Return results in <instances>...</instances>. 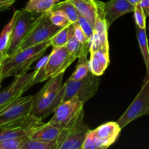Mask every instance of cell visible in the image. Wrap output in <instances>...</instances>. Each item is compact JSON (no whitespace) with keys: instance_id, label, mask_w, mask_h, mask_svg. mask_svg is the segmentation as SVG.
Instances as JSON below:
<instances>
[{"instance_id":"1","label":"cell","mask_w":149,"mask_h":149,"mask_svg":"<svg viewBox=\"0 0 149 149\" xmlns=\"http://www.w3.org/2000/svg\"><path fill=\"white\" fill-rule=\"evenodd\" d=\"M64 74L50 78L45 85L33 96L31 116L42 120L62 103L65 90L62 84Z\"/></svg>"},{"instance_id":"2","label":"cell","mask_w":149,"mask_h":149,"mask_svg":"<svg viewBox=\"0 0 149 149\" xmlns=\"http://www.w3.org/2000/svg\"><path fill=\"white\" fill-rule=\"evenodd\" d=\"M77 58V54L71 55L65 46L53 47L51 54L43 58L34 71L33 78L29 83V88L37 83L42 82L61 73H64L66 69Z\"/></svg>"},{"instance_id":"3","label":"cell","mask_w":149,"mask_h":149,"mask_svg":"<svg viewBox=\"0 0 149 149\" xmlns=\"http://www.w3.org/2000/svg\"><path fill=\"white\" fill-rule=\"evenodd\" d=\"M51 46V39L19 51L6 60L2 68L3 78L23 75L28 72L34 62L40 58Z\"/></svg>"},{"instance_id":"4","label":"cell","mask_w":149,"mask_h":149,"mask_svg":"<svg viewBox=\"0 0 149 149\" xmlns=\"http://www.w3.org/2000/svg\"><path fill=\"white\" fill-rule=\"evenodd\" d=\"M33 96L20 97L0 111V130L25 126L34 117L31 116Z\"/></svg>"},{"instance_id":"5","label":"cell","mask_w":149,"mask_h":149,"mask_svg":"<svg viewBox=\"0 0 149 149\" xmlns=\"http://www.w3.org/2000/svg\"><path fill=\"white\" fill-rule=\"evenodd\" d=\"M84 109H81L75 116L61 130L57 140L58 149H81L89 128L83 123Z\"/></svg>"},{"instance_id":"6","label":"cell","mask_w":149,"mask_h":149,"mask_svg":"<svg viewBox=\"0 0 149 149\" xmlns=\"http://www.w3.org/2000/svg\"><path fill=\"white\" fill-rule=\"evenodd\" d=\"M50 12H44L39 15L29 29L24 40L20 44L18 52L50 40L60 29H62L51 23Z\"/></svg>"},{"instance_id":"7","label":"cell","mask_w":149,"mask_h":149,"mask_svg":"<svg viewBox=\"0 0 149 149\" xmlns=\"http://www.w3.org/2000/svg\"><path fill=\"white\" fill-rule=\"evenodd\" d=\"M99 83V76L94 75L91 71L80 80H70L68 79L64 84L65 90L63 101L74 99L85 103L96 95Z\"/></svg>"},{"instance_id":"8","label":"cell","mask_w":149,"mask_h":149,"mask_svg":"<svg viewBox=\"0 0 149 149\" xmlns=\"http://www.w3.org/2000/svg\"><path fill=\"white\" fill-rule=\"evenodd\" d=\"M122 128L117 122H106L89 130L81 149H105L118 139Z\"/></svg>"},{"instance_id":"9","label":"cell","mask_w":149,"mask_h":149,"mask_svg":"<svg viewBox=\"0 0 149 149\" xmlns=\"http://www.w3.org/2000/svg\"><path fill=\"white\" fill-rule=\"evenodd\" d=\"M40 13L29 11L26 8L17 10L15 20L12 31L10 44L5 52L6 60L18 52L20 44L26 38L29 29Z\"/></svg>"},{"instance_id":"10","label":"cell","mask_w":149,"mask_h":149,"mask_svg":"<svg viewBox=\"0 0 149 149\" xmlns=\"http://www.w3.org/2000/svg\"><path fill=\"white\" fill-rule=\"evenodd\" d=\"M149 115V76L146 75L141 89L117 122L121 128L140 116Z\"/></svg>"},{"instance_id":"11","label":"cell","mask_w":149,"mask_h":149,"mask_svg":"<svg viewBox=\"0 0 149 149\" xmlns=\"http://www.w3.org/2000/svg\"><path fill=\"white\" fill-rule=\"evenodd\" d=\"M34 72L16 76L10 85L0 92V111L11 103L29 90V84L33 78Z\"/></svg>"},{"instance_id":"12","label":"cell","mask_w":149,"mask_h":149,"mask_svg":"<svg viewBox=\"0 0 149 149\" xmlns=\"http://www.w3.org/2000/svg\"><path fill=\"white\" fill-rule=\"evenodd\" d=\"M83 105L84 103L74 99L63 101L54 111L53 116L48 122L61 130L83 109Z\"/></svg>"},{"instance_id":"13","label":"cell","mask_w":149,"mask_h":149,"mask_svg":"<svg viewBox=\"0 0 149 149\" xmlns=\"http://www.w3.org/2000/svg\"><path fill=\"white\" fill-rule=\"evenodd\" d=\"M135 6L127 0H110L104 2V15L109 29L115 20L127 13L134 12Z\"/></svg>"},{"instance_id":"14","label":"cell","mask_w":149,"mask_h":149,"mask_svg":"<svg viewBox=\"0 0 149 149\" xmlns=\"http://www.w3.org/2000/svg\"><path fill=\"white\" fill-rule=\"evenodd\" d=\"M61 130L49 122L43 123L42 120L37 119L33 122L30 127L28 138L45 141H56L59 136Z\"/></svg>"},{"instance_id":"15","label":"cell","mask_w":149,"mask_h":149,"mask_svg":"<svg viewBox=\"0 0 149 149\" xmlns=\"http://www.w3.org/2000/svg\"><path fill=\"white\" fill-rule=\"evenodd\" d=\"M89 68L93 74L100 77L104 74L110 63L109 50L102 48L90 49Z\"/></svg>"},{"instance_id":"16","label":"cell","mask_w":149,"mask_h":149,"mask_svg":"<svg viewBox=\"0 0 149 149\" xmlns=\"http://www.w3.org/2000/svg\"><path fill=\"white\" fill-rule=\"evenodd\" d=\"M68 1L75 7L79 14L87 19L94 28L96 16V0L93 4L88 2L85 0H68Z\"/></svg>"},{"instance_id":"17","label":"cell","mask_w":149,"mask_h":149,"mask_svg":"<svg viewBox=\"0 0 149 149\" xmlns=\"http://www.w3.org/2000/svg\"><path fill=\"white\" fill-rule=\"evenodd\" d=\"M136 32H137L139 47L146 67V71H147L146 75L149 76V47L146 29H140L136 26Z\"/></svg>"},{"instance_id":"18","label":"cell","mask_w":149,"mask_h":149,"mask_svg":"<svg viewBox=\"0 0 149 149\" xmlns=\"http://www.w3.org/2000/svg\"><path fill=\"white\" fill-rule=\"evenodd\" d=\"M37 119H36V118H34L29 123H28L25 126L1 130H0V142L4 140L10 139V138H18L20 136H28L31 126L33 122Z\"/></svg>"},{"instance_id":"19","label":"cell","mask_w":149,"mask_h":149,"mask_svg":"<svg viewBox=\"0 0 149 149\" xmlns=\"http://www.w3.org/2000/svg\"><path fill=\"white\" fill-rule=\"evenodd\" d=\"M60 0H29L24 8L29 11L41 13L51 11Z\"/></svg>"},{"instance_id":"20","label":"cell","mask_w":149,"mask_h":149,"mask_svg":"<svg viewBox=\"0 0 149 149\" xmlns=\"http://www.w3.org/2000/svg\"><path fill=\"white\" fill-rule=\"evenodd\" d=\"M16 15H17V10L14 12L10 21L5 25V26L3 28L2 31L0 33V52L5 53L6 50L8 47L10 38H11L12 31H13V26H14L15 20Z\"/></svg>"},{"instance_id":"21","label":"cell","mask_w":149,"mask_h":149,"mask_svg":"<svg viewBox=\"0 0 149 149\" xmlns=\"http://www.w3.org/2000/svg\"><path fill=\"white\" fill-rule=\"evenodd\" d=\"M52 10H61V11L65 14V15L67 16L69 21H70L72 24L77 23L79 15L78 12H77L75 7H74L71 2H70L68 0H64V1H59V2L57 3V4L53 7Z\"/></svg>"},{"instance_id":"22","label":"cell","mask_w":149,"mask_h":149,"mask_svg":"<svg viewBox=\"0 0 149 149\" xmlns=\"http://www.w3.org/2000/svg\"><path fill=\"white\" fill-rule=\"evenodd\" d=\"M21 149H58L56 141H45L29 138Z\"/></svg>"},{"instance_id":"23","label":"cell","mask_w":149,"mask_h":149,"mask_svg":"<svg viewBox=\"0 0 149 149\" xmlns=\"http://www.w3.org/2000/svg\"><path fill=\"white\" fill-rule=\"evenodd\" d=\"M71 25L72 23H70L67 26L61 29L51 38V43L53 47H60L65 46L69 39V33H70Z\"/></svg>"},{"instance_id":"24","label":"cell","mask_w":149,"mask_h":149,"mask_svg":"<svg viewBox=\"0 0 149 149\" xmlns=\"http://www.w3.org/2000/svg\"><path fill=\"white\" fill-rule=\"evenodd\" d=\"M28 136H20L10 138L0 142V149H21Z\"/></svg>"},{"instance_id":"25","label":"cell","mask_w":149,"mask_h":149,"mask_svg":"<svg viewBox=\"0 0 149 149\" xmlns=\"http://www.w3.org/2000/svg\"><path fill=\"white\" fill-rule=\"evenodd\" d=\"M50 18L51 23L58 27L64 28L70 23L67 19V16L60 10H52L50 12Z\"/></svg>"},{"instance_id":"26","label":"cell","mask_w":149,"mask_h":149,"mask_svg":"<svg viewBox=\"0 0 149 149\" xmlns=\"http://www.w3.org/2000/svg\"><path fill=\"white\" fill-rule=\"evenodd\" d=\"M81 44L79 42V41L76 39L74 35V31H73L72 24L71 25V27L70 29V33H69V39L65 45V47L68 50L71 55H74L77 54L79 56V49L80 47Z\"/></svg>"},{"instance_id":"27","label":"cell","mask_w":149,"mask_h":149,"mask_svg":"<svg viewBox=\"0 0 149 149\" xmlns=\"http://www.w3.org/2000/svg\"><path fill=\"white\" fill-rule=\"evenodd\" d=\"M146 15L139 4L135 5L134 10V18L136 26L140 29H146Z\"/></svg>"},{"instance_id":"28","label":"cell","mask_w":149,"mask_h":149,"mask_svg":"<svg viewBox=\"0 0 149 149\" xmlns=\"http://www.w3.org/2000/svg\"><path fill=\"white\" fill-rule=\"evenodd\" d=\"M77 23H78L79 26H80L82 30L83 31V32H84L85 34L86 35V36H87L89 39H91V38L92 37V36H93V32H94V29H93L91 23L87 19L85 18L83 16H82L80 14H79L78 15Z\"/></svg>"},{"instance_id":"29","label":"cell","mask_w":149,"mask_h":149,"mask_svg":"<svg viewBox=\"0 0 149 149\" xmlns=\"http://www.w3.org/2000/svg\"><path fill=\"white\" fill-rule=\"evenodd\" d=\"M72 27L74 36H75L76 39L79 41V42H80L81 45L86 43L87 41H89V39H90L86 36V35L85 34V33L83 32V31L82 30L80 26L78 25V23H76L72 24Z\"/></svg>"},{"instance_id":"30","label":"cell","mask_w":149,"mask_h":149,"mask_svg":"<svg viewBox=\"0 0 149 149\" xmlns=\"http://www.w3.org/2000/svg\"><path fill=\"white\" fill-rule=\"evenodd\" d=\"M5 61H6L5 53L2 52H0V88H1V82H2V81L4 80V78H3V74H2V68H3V65H4V63Z\"/></svg>"},{"instance_id":"31","label":"cell","mask_w":149,"mask_h":149,"mask_svg":"<svg viewBox=\"0 0 149 149\" xmlns=\"http://www.w3.org/2000/svg\"><path fill=\"white\" fill-rule=\"evenodd\" d=\"M138 4L141 6L146 16H148L149 19V0H140Z\"/></svg>"},{"instance_id":"32","label":"cell","mask_w":149,"mask_h":149,"mask_svg":"<svg viewBox=\"0 0 149 149\" xmlns=\"http://www.w3.org/2000/svg\"><path fill=\"white\" fill-rule=\"evenodd\" d=\"M15 0H0V7L2 8V10H6L11 7Z\"/></svg>"},{"instance_id":"33","label":"cell","mask_w":149,"mask_h":149,"mask_svg":"<svg viewBox=\"0 0 149 149\" xmlns=\"http://www.w3.org/2000/svg\"><path fill=\"white\" fill-rule=\"evenodd\" d=\"M127 1H129L131 4H133V5L135 6V5H137L139 2H140V0H127Z\"/></svg>"},{"instance_id":"34","label":"cell","mask_w":149,"mask_h":149,"mask_svg":"<svg viewBox=\"0 0 149 149\" xmlns=\"http://www.w3.org/2000/svg\"><path fill=\"white\" fill-rule=\"evenodd\" d=\"M85 1H88V2H90V3H92V4H93V3L95 2V0H85Z\"/></svg>"},{"instance_id":"35","label":"cell","mask_w":149,"mask_h":149,"mask_svg":"<svg viewBox=\"0 0 149 149\" xmlns=\"http://www.w3.org/2000/svg\"><path fill=\"white\" fill-rule=\"evenodd\" d=\"M0 10H2V8H1V7H0Z\"/></svg>"}]
</instances>
